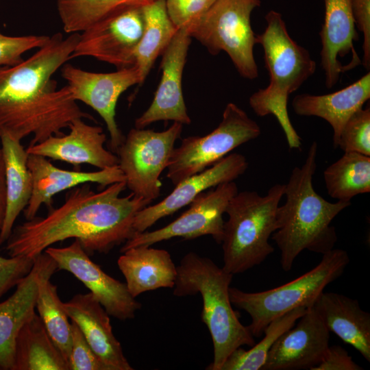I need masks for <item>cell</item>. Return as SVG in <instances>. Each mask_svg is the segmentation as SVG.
Here are the masks:
<instances>
[{
    "instance_id": "1",
    "label": "cell",
    "mask_w": 370,
    "mask_h": 370,
    "mask_svg": "<svg viewBox=\"0 0 370 370\" xmlns=\"http://www.w3.org/2000/svg\"><path fill=\"white\" fill-rule=\"evenodd\" d=\"M125 181L95 192L84 184L66 193L62 205L13 228L5 249L9 256L34 259L53 244L77 240L85 251L106 254L136 233V213L152 201L130 193L121 196Z\"/></svg>"
},
{
    "instance_id": "2",
    "label": "cell",
    "mask_w": 370,
    "mask_h": 370,
    "mask_svg": "<svg viewBox=\"0 0 370 370\" xmlns=\"http://www.w3.org/2000/svg\"><path fill=\"white\" fill-rule=\"evenodd\" d=\"M60 33L26 60L0 66V135L21 140L32 135L29 145L62 135L75 119L93 120L81 110L67 86L59 89L52 76L72 59L79 33Z\"/></svg>"
},
{
    "instance_id": "3",
    "label": "cell",
    "mask_w": 370,
    "mask_h": 370,
    "mask_svg": "<svg viewBox=\"0 0 370 370\" xmlns=\"http://www.w3.org/2000/svg\"><path fill=\"white\" fill-rule=\"evenodd\" d=\"M317 150L314 141L301 166L293 169L284 187L286 201L277 209L276 230L271 238L280 251V264L284 271L292 269L304 250L323 254L333 249L337 234L331 223L351 205L347 201L330 202L314 189Z\"/></svg>"
},
{
    "instance_id": "4",
    "label": "cell",
    "mask_w": 370,
    "mask_h": 370,
    "mask_svg": "<svg viewBox=\"0 0 370 370\" xmlns=\"http://www.w3.org/2000/svg\"><path fill=\"white\" fill-rule=\"evenodd\" d=\"M265 20L267 26L256 34V42L263 49L269 83L254 92L249 103L258 116H274L290 149H299L301 140L290 120L288 99L314 73L317 64L309 51L291 37L281 13L270 10Z\"/></svg>"
},
{
    "instance_id": "5",
    "label": "cell",
    "mask_w": 370,
    "mask_h": 370,
    "mask_svg": "<svg viewBox=\"0 0 370 370\" xmlns=\"http://www.w3.org/2000/svg\"><path fill=\"white\" fill-rule=\"evenodd\" d=\"M177 271L173 294L177 297L201 295V319L213 345V360L206 369L221 370L233 351L256 343L248 327L241 323L232 308L229 289L234 275L193 251L182 258Z\"/></svg>"
},
{
    "instance_id": "6",
    "label": "cell",
    "mask_w": 370,
    "mask_h": 370,
    "mask_svg": "<svg viewBox=\"0 0 370 370\" xmlns=\"http://www.w3.org/2000/svg\"><path fill=\"white\" fill-rule=\"evenodd\" d=\"M284 187L274 184L264 196L254 190L238 192L230 201L221 243L225 271L244 273L273 252L269 241L276 230V212Z\"/></svg>"
},
{
    "instance_id": "7",
    "label": "cell",
    "mask_w": 370,
    "mask_h": 370,
    "mask_svg": "<svg viewBox=\"0 0 370 370\" xmlns=\"http://www.w3.org/2000/svg\"><path fill=\"white\" fill-rule=\"evenodd\" d=\"M322 255L315 267L278 287L252 293L230 287L231 303L250 316L247 327L254 337H260L279 317L299 307L312 306L325 288L343 275L350 261L347 252L341 249Z\"/></svg>"
},
{
    "instance_id": "8",
    "label": "cell",
    "mask_w": 370,
    "mask_h": 370,
    "mask_svg": "<svg viewBox=\"0 0 370 370\" xmlns=\"http://www.w3.org/2000/svg\"><path fill=\"white\" fill-rule=\"evenodd\" d=\"M260 4L261 0H217L188 30L189 35L213 56L225 52L241 76L255 79L258 77L254 55L256 34L251 16Z\"/></svg>"
},
{
    "instance_id": "9",
    "label": "cell",
    "mask_w": 370,
    "mask_h": 370,
    "mask_svg": "<svg viewBox=\"0 0 370 370\" xmlns=\"http://www.w3.org/2000/svg\"><path fill=\"white\" fill-rule=\"evenodd\" d=\"M259 125L236 103H228L219 125L204 136L184 138L173 150L166 177L174 186L212 166L240 145L258 138Z\"/></svg>"
},
{
    "instance_id": "10",
    "label": "cell",
    "mask_w": 370,
    "mask_h": 370,
    "mask_svg": "<svg viewBox=\"0 0 370 370\" xmlns=\"http://www.w3.org/2000/svg\"><path fill=\"white\" fill-rule=\"evenodd\" d=\"M182 128V124L174 122L162 132L135 127L129 131L116 153L132 193L151 201L160 196V176L168 166Z\"/></svg>"
},
{
    "instance_id": "11",
    "label": "cell",
    "mask_w": 370,
    "mask_h": 370,
    "mask_svg": "<svg viewBox=\"0 0 370 370\" xmlns=\"http://www.w3.org/2000/svg\"><path fill=\"white\" fill-rule=\"evenodd\" d=\"M238 192L237 185L233 181L201 193L175 220L156 230L136 233L124 243L121 252L134 247L151 246L176 237L191 240L210 235L221 244L225 222L223 214L230 201Z\"/></svg>"
},
{
    "instance_id": "12",
    "label": "cell",
    "mask_w": 370,
    "mask_h": 370,
    "mask_svg": "<svg viewBox=\"0 0 370 370\" xmlns=\"http://www.w3.org/2000/svg\"><path fill=\"white\" fill-rule=\"evenodd\" d=\"M71 95L76 101L90 106L104 121L110 135V146L116 153L125 139L116 121V107L120 96L129 88L140 85L135 66L110 73H95L66 63L61 68Z\"/></svg>"
},
{
    "instance_id": "13",
    "label": "cell",
    "mask_w": 370,
    "mask_h": 370,
    "mask_svg": "<svg viewBox=\"0 0 370 370\" xmlns=\"http://www.w3.org/2000/svg\"><path fill=\"white\" fill-rule=\"evenodd\" d=\"M143 25L141 8L100 21L82 32L71 57H92L117 69L133 66Z\"/></svg>"
},
{
    "instance_id": "14",
    "label": "cell",
    "mask_w": 370,
    "mask_h": 370,
    "mask_svg": "<svg viewBox=\"0 0 370 370\" xmlns=\"http://www.w3.org/2000/svg\"><path fill=\"white\" fill-rule=\"evenodd\" d=\"M44 252L54 260L58 269L72 273L82 282L110 316L121 321L132 319L141 308L126 284L105 273L89 258L77 240L64 247H49Z\"/></svg>"
},
{
    "instance_id": "15",
    "label": "cell",
    "mask_w": 370,
    "mask_h": 370,
    "mask_svg": "<svg viewBox=\"0 0 370 370\" xmlns=\"http://www.w3.org/2000/svg\"><path fill=\"white\" fill-rule=\"evenodd\" d=\"M191 38L188 29H178L161 54L162 75L160 83L149 108L136 119L135 128H145L160 121L190 124L191 119L185 104L182 82Z\"/></svg>"
},
{
    "instance_id": "16",
    "label": "cell",
    "mask_w": 370,
    "mask_h": 370,
    "mask_svg": "<svg viewBox=\"0 0 370 370\" xmlns=\"http://www.w3.org/2000/svg\"><path fill=\"white\" fill-rule=\"evenodd\" d=\"M284 332L269 350L261 370H312L330 346V331L314 306Z\"/></svg>"
},
{
    "instance_id": "17",
    "label": "cell",
    "mask_w": 370,
    "mask_h": 370,
    "mask_svg": "<svg viewBox=\"0 0 370 370\" xmlns=\"http://www.w3.org/2000/svg\"><path fill=\"white\" fill-rule=\"evenodd\" d=\"M247 168L248 162L245 156L231 153L204 171L186 178L161 201L147 206L136 213L133 223L135 233L147 230L160 219L189 205L201 193L219 184L234 181Z\"/></svg>"
},
{
    "instance_id": "18",
    "label": "cell",
    "mask_w": 370,
    "mask_h": 370,
    "mask_svg": "<svg viewBox=\"0 0 370 370\" xmlns=\"http://www.w3.org/2000/svg\"><path fill=\"white\" fill-rule=\"evenodd\" d=\"M69 128L67 134L51 136L41 143L29 145L27 152L74 166L86 164L99 169L118 166L117 155L104 147L106 135L100 126L89 125L78 118Z\"/></svg>"
},
{
    "instance_id": "19",
    "label": "cell",
    "mask_w": 370,
    "mask_h": 370,
    "mask_svg": "<svg viewBox=\"0 0 370 370\" xmlns=\"http://www.w3.org/2000/svg\"><path fill=\"white\" fill-rule=\"evenodd\" d=\"M27 165L32 175L33 190L23 211L26 220L34 218L42 205L49 210L52 209L53 197L62 191L88 183L106 187L125 181L119 165L91 172L69 171L58 168L47 158L34 154H29Z\"/></svg>"
},
{
    "instance_id": "20",
    "label": "cell",
    "mask_w": 370,
    "mask_h": 370,
    "mask_svg": "<svg viewBox=\"0 0 370 370\" xmlns=\"http://www.w3.org/2000/svg\"><path fill=\"white\" fill-rule=\"evenodd\" d=\"M324 18L319 32L321 50V64L325 73V86L331 88L338 82L345 67L338 60L352 54L347 71L362 64L354 41L358 34L354 18L352 0H323Z\"/></svg>"
},
{
    "instance_id": "21",
    "label": "cell",
    "mask_w": 370,
    "mask_h": 370,
    "mask_svg": "<svg viewBox=\"0 0 370 370\" xmlns=\"http://www.w3.org/2000/svg\"><path fill=\"white\" fill-rule=\"evenodd\" d=\"M62 305L69 318L77 325L90 347L110 370L134 369L112 332L110 315L90 292L77 294Z\"/></svg>"
},
{
    "instance_id": "22",
    "label": "cell",
    "mask_w": 370,
    "mask_h": 370,
    "mask_svg": "<svg viewBox=\"0 0 370 370\" xmlns=\"http://www.w3.org/2000/svg\"><path fill=\"white\" fill-rule=\"evenodd\" d=\"M370 98V73L338 91L321 95H297L292 101L295 114L325 120L333 130V146L337 148L347 120Z\"/></svg>"
},
{
    "instance_id": "23",
    "label": "cell",
    "mask_w": 370,
    "mask_h": 370,
    "mask_svg": "<svg viewBox=\"0 0 370 370\" xmlns=\"http://www.w3.org/2000/svg\"><path fill=\"white\" fill-rule=\"evenodd\" d=\"M47 256L43 252L36 257L31 271L16 285L14 293L0 302V370H12L17 334L36 312L38 282Z\"/></svg>"
},
{
    "instance_id": "24",
    "label": "cell",
    "mask_w": 370,
    "mask_h": 370,
    "mask_svg": "<svg viewBox=\"0 0 370 370\" xmlns=\"http://www.w3.org/2000/svg\"><path fill=\"white\" fill-rule=\"evenodd\" d=\"M313 306L330 332L370 362V314L360 308L357 299L323 291Z\"/></svg>"
},
{
    "instance_id": "25",
    "label": "cell",
    "mask_w": 370,
    "mask_h": 370,
    "mask_svg": "<svg viewBox=\"0 0 370 370\" xmlns=\"http://www.w3.org/2000/svg\"><path fill=\"white\" fill-rule=\"evenodd\" d=\"M122 254L117 264L132 297L160 288H173L177 266L168 251L142 245Z\"/></svg>"
},
{
    "instance_id": "26",
    "label": "cell",
    "mask_w": 370,
    "mask_h": 370,
    "mask_svg": "<svg viewBox=\"0 0 370 370\" xmlns=\"http://www.w3.org/2000/svg\"><path fill=\"white\" fill-rule=\"evenodd\" d=\"M5 163V210L0 228V245L10 236L14 223L29 204L33 179L27 165L29 153L20 140L7 134L0 135Z\"/></svg>"
},
{
    "instance_id": "27",
    "label": "cell",
    "mask_w": 370,
    "mask_h": 370,
    "mask_svg": "<svg viewBox=\"0 0 370 370\" xmlns=\"http://www.w3.org/2000/svg\"><path fill=\"white\" fill-rule=\"evenodd\" d=\"M12 370H69L67 362L36 312L17 334Z\"/></svg>"
},
{
    "instance_id": "28",
    "label": "cell",
    "mask_w": 370,
    "mask_h": 370,
    "mask_svg": "<svg viewBox=\"0 0 370 370\" xmlns=\"http://www.w3.org/2000/svg\"><path fill=\"white\" fill-rule=\"evenodd\" d=\"M141 10L143 30L134 51L140 85L178 29L168 14L165 0H156Z\"/></svg>"
},
{
    "instance_id": "29",
    "label": "cell",
    "mask_w": 370,
    "mask_h": 370,
    "mask_svg": "<svg viewBox=\"0 0 370 370\" xmlns=\"http://www.w3.org/2000/svg\"><path fill=\"white\" fill-rule=\"evenodd\" d=\"M57 269L56 262L47 254L39 278L36 308L50 337L68 362L71 348V324L57 286L50 281Z\"/></svg>"
},
{
    "instance_id": "30",
    "label": "cell",
    "mask_w": 370,
    "mask_h": 370,
    "mask_svg": "<svg viewBox=\"0 0 370 370\" xmlns=\"http://www.w3.org/2000/svg\"><path fill=\"white\" fill-rule=\"evenodd\" d=\"M328 194L337 201H351L355 196L370 192V156L344 152L323 172Z\"/></svg>"
},
{
    "instance_id": "31",
    "label": "cell",
    "mask_w": 370,
    "mask_h": 370,
    "mask_svg": "<svg viewBox=\"0 0 370 370\" xmlns=\"http://www.w3.org/2000/svg\"><path fill=\"white\" fill-rule=\"evenodd\" d=\"M156 0H57L64 31L83 32L95 23L133 8H142Z\"/></svg>"
},
{
    "instance_id": "32",
    "label": "cell",
    "mask_w": 370,
    "mask_h": 370,
    "mask_svg": "<svg viewBox=\"0 0 370 370\" xmlns=\"http://www.w3.org/2000/svg\"><path fill=\"white\" fill-rule=\"evenodd\" d=\"M307 308L299 307L272 321L264 331V338L250 349L238 347L225 360L221 370H261L276 340L304 314Z\"/></svg>"
},
{
    "instance_id": "33",
    "label": "cell",
    "mask_w": 370,
    "mask_h": 370,
    "mask_svg": "<svg viewBox=\"0 0 370 370\" xmlns=\"http://www.w3.org/2000/svg\"><path fill=\"white\" fill-rule=\"evenodd\" d=\"M337 147L370 156V108L357 110L345 123Z\"/></svg>"
},
{
    "instance_id": "34",
    "label": "cell",
    "mask_w": 370,
    "mask_h": 370,
    "mask_svg": "<svg viewBox=\"0 0 370 370\" xmlns=\"http://www.w3.org/2000/svg\"><path fill=\"white\" fill-rule=\"evenodd\" d=\"M50 36L46 35L7 36L0 32V66H13L23 61V55L42 47Z\"/></svg>"
},
{
    "instance_id": "35",
    "label": "cell",
    "mask_w": 370,
    "mask_h": 370,
    "mask_svg": "<svg viewBox=\"0 0 370 370\" xmlns=\"http://www.w3.org/2000/svg\"><path fill=\"white\" fill-rule=\"evenodd\" d=\"M71 324V348L68 359L69 370H110L94 352L77 325Z\"/></svg>"
},
{
    "instance_id": "36",
    "label": "cell",
    "mask_w": 370,
    "mask_h": 370,
    "mask_svg": "<svg viewBox=\"0 0 370 370\" xmlns=\"http://www.w3.org/2000/svg\"><path fill=\"white\" fill-rule=\"evenodd\" d=\"M217 0H165L168 14L177 29H190Z\"/></svg>"
},
{
    "instance_id": "37",
    "label": "cell",
    "mask_w": 370,
    "mask_h": 370,
    "mask_svg": "<svg viewBox=\"0 0 370 370\" xmlns=\"http://www.w3.org/2000/svg\"><path fill=\"white\" fill-rule=\"evenodd\" d=\"M34 259L23 256H0V299L31 271Z\"/></svg>"
},
{
    "instance_id": "38",
    "label": "cell",
    "mask_w": 370,
    "mask_h": 370,
    "mask_svg": "<svg viewBox=\"0 0 370 370\" xmlns=\"http://www.w3.org/2000/svg\"><path fill=\"white\" fill-rule=\"evenodd\" d=\"M352 12L356 27L362 32V64L367 70L370 68V0H352Z\"/></svg>"
},
{
    "instance_id": "39",
    "label": "cell",
    "mask_w": 370,
    "mask_h": 370,
    "mask_svg": "<svg viewBox=\"0 0 370 370\" xmlns=\"http://www.w3.org/2000/svg\"><path fill=\"white\" fill-rule=\"evenodd\" d=\"M340 345L329 346L321 362L312 370H362Z\"/></svg>"
},
{
    "instance_id": "40",
    "label": "cell",
    "mask_w": 370,
    "mask_h": 370,
    "mask_svg": "<svg viewBox=\"0 0 370 370\" xmlns=\"http://www.w3.org/2000/svg\"><path fill=\"white\" fill-rule=\"evenodd\" d=\"M5 210V177L3 155L0 146V228L2 225Z\"/></svg>"
}]
</instances>
